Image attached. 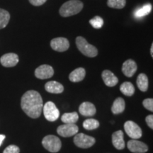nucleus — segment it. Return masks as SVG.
<instances>
[{
    "mask_svg": "<svg viewBox=\"0 0 153 153\" xmlns=\"http://www.w3.org/2000/svg\"><path fill=\"white\" fill-rule=\"evenodd\" d=\"M21 106L28 116L32 118H37L41 116L43 111V99L37 91H27L22 96Z\"/></svg>",
    "mask_w": 153,
    "mask_h": 153,
    "instance_id": "nucleus-1",
    "label": "nucleus"
},
{
    "mask_svg": "<svg viewBox=\"0 0 153 153\" xmlns=\"http://www.w3.org/2000/svg\"><path fill=\"white\" fill-rule=\"evenodd\" d=\"M84 7L80 0H70L66 1L60 7L59 13L62 17H69L79 14Z\"/></svg>",
    "mask_w": 153,
    "mask_h": 153,
    "instance_id": "nucleus-2",
    "label": "nucleus"
},
{
    "mask_svg": "<svg viewBox=\"0 0 153 153\" xmlns=\"http://www.w3.org/2000/svg\"><path fill=\"white\" fill-rule=\"evenodd\" d=\"M76 45L82 54L89 57H94L98 55V50L97 48L91 45L85 38L78 36L76 38Z\"/></svg>",
    "mask_w": 153,
    "mask_h": 153,
    "instance_id": "nucleus-3",
    "label": "nucleus"
},
{
    "mask_svg": "<svg viewBox=\"0 0 153 153\" xmlns=\"http://www.w3.org/2000/svg\"><path fill=\"white\" fill-rule=\"evenodd\" d=\"M42 145L49 152L55 153L60 151L61 149V141L60 138L53 135H46L42 140Z\"/></svg>",
    "mask_w": 153,
    "mask_h": 153,
    "instance_id": "nucleus-4",
    "label": "nucleus"
},
{
    "mask_svg": "<svg viewBox=\"0 0 153 153\" xmlns=\"http://www.w3.org/2000/svg\"><path fill=\"white\" fill-rule=\"evenodd\" d=\"M43 111L44 116L48 121H55L60 116V111L58 108L52 101H48L45 103L43 107Z\"/></svg>",
    "mask_w": 153,
    "mask_h": 153,
    "instance_id": "nucleus-5",
    "label": "nucleus"
},
{
    "mask_svg": "<svg viewBox=\"0 0 153 153\" xmlns=\"http://www.w3.org/2000/svg\"><path fill=\"white\" fill-rule=\"evenodd\" d=\"M95 139L85 133L76 134L74 137V143L76 146L80 148H89L95 144Z\"/></svg>",
    "mask_w": 153,
    "mask_h": 153,
    "instance_id": "nucleus-6",
    "label": "nucleus"
},
{
    "mask_svg": "<svg viewBox=\"0 0 153 153\" xmlns=\"http://www.w3.org/2000/svg\"><path fill=\"white\" fill-rule=\"evenodd\" d=\"M124 130L126 134L132 139L137 140L142 137L143 132L140 126L132 120H128L124 124Z\"/></svg>",
    "mask_w": 153,
    "mask_h": 153,
    "instance_id": "nucleus-7",
    "label": "nucleus"
},
{
    "mask_svg": "<svg viewBox=\"0 0 153 153\" xmlns=\"http://www.w3.org/2000/svg\"><path fill=\"white\" fill-rule=\"evenodd\" d=\"M79 131L78 126L75 124H65L61 125L57 128V132L59 135L64 137H68L75 135Z\"/></svg>",
    "mask_w": 153,
    "mask_h": 153,
    "instance_id": "nucleus-8",
    "label": "nucleus"
},
{
    "mask_svg": "<svg viewBox=\"0 0 153 153\" xmlns=\"http://www.w3.org/2000/svg\"><path fill=\"white\" fill-rule=\"evenodd\" d=\"M51 46L57 52H65L70 48V42L65 38H55L51 40Z\"/></svg>",
    "mask_w": 153,
    "mask_h": 153,
    "instance_id": "nucleus-9",
    "label": "nucleus"
},
{
    "mask_svg": "<svg viewBox=\"0 0 153 153\" xmlns=\"http://www.w3.org/2000/svg\"><path fill=\"white\" fill-rule=\"evenodd\" d=\"M54 74V70L48 65H42L35 70V76L38 79H45L52 77Z\"/></svg>",
    "mask_w": 153,
    "mask_h": 153,
    "instance_id": "nucleus-10",
    "label": "nucleus"
},
{
    "mask_svg": "<svg viewBox=\"0 0 153 153\" xmlns=\"http://www.w3.org/2000/svg\"><path fill=\"white\" fill-rule=\"evenodd\" d=\"M19 58L18 55L14 53H9L4 54L0 58L1 65L5 68H12L18 64Z\"/></svg>",
    "mask_w": 153,
    "mask_h": 153,
    "instance_id": "nucleus-11",
    "label": "nucleus"
},
{
    "mask_svg": "<svg viewBox=\"0 0 153 153\" xmlns=\"http://www.w3.org/2000/svg\"><path fill=\"white\" fill-rule=\"evenodd\" d=\"M128 148L133 153H145L148 150V147L143 142L132 139L128 142Z\"/></svg>",
    "mask_w": 153,
    "mask_h": 153,
    "instance_id": "nucleus-12",
    "label": "nucleus"
},
{
    "mask_svg": "<svg viewBox=\"0 0 153 153\" xmlns=\"http://www.w3.org/2000/svg\"><path fill=\"white\" fill-rule=\"evenodd\" d=\"M137 70V65L135 61L129 59L123 62L122 66V72L124 75L128 77H131L135 74Z\"/></svg>",
    "mask_w": 153,
    "mask_h": 153,
    "instance_id": "nucleus-13",
    "label": "nucleus"
},
{
    "mask_svg": "<svg viewBox=\"0 0 153 153\" xmlns=\"http://www.w3.org/2000/svg\"><path fill=\"white\" fill-rule=\"evenodd\" d=\"M101 76H102V79L104 81V84L107 87H113L117 85L118 82V78L110 70H104L102 72V74H101Z\"/></svg>",
    "mask_w": 153,
    "mask_h": 153,
    "instance_id": "nucleus-14",
    "label": "nucleus"
},
{
    "mask_svg": "<svg viewBox=\"0 0 153 153\" xmlns=\"http://www.w3.org/2000/svg\"><path fill=\"white\" fill-rule=\"evenodd\" d=\"M112 143L117 150H123L126 144L123 139V132L118 131L114 132L112 135Z\"/></svg>",
    "mask_w": 153,
    "mask_h": 153,
    "instance_id": "nucleus-15",
    "label": "nucleus"
},
{
    "mask_svg": "<svg viewBox=\"0 0 153 153\" xmlns=\"http://www.w3.org/2000/svg\"><path fill=\"white\" fill-rule=\"evenodd\" d=\"M79 111L84 116H93L95 115L97 110L92 103L85 101L79 106Z\"/></svg>",
    "mask_w": 153,
    "mask_h": 153,
    "instance_id": "nucleus-16",
    "label": "nucleus"
},
{
    "mask_svg": "<svg viewBox=\"0 0 153 153\" xmlns=\"http://www.w3.org/2000/svg\"><path fill=\"white\" fill-rule=\"evenodd\" d=\"M45 89L48 92L51 94H61L64 91V87L62 84L56 81H50L45 85Z\"/></svg>",
    "mask_w": 153,
    "mask_h": 153,
    "instance_id": "nucleus-17",
    "label": "nucleus"
},
{
    "mask_svg": "<svg viewBox=\"0 0 153 153\" xmlns=\"http://www.w3.org/2000/svg\"><path fill=\"white\" fill-rule=\"evenodd\" d=\"M86 70L83 68H76L69 75V79L72 82H79L85 79Z\"/></svg>",
    "mask_w": 153,
    "mask_h": 153,
    "instance_id": "nucleus-18",
    "label": "nucleus"
},
{
    "mask_svg": "<svg viewBox=\"0 0 153 153\" xmlns=\"http://www.w3.org/2000/svg\"><path fill=\"white\" fill-rule=\"evenodd\" d=\"M126 103L121 97H118L114 101L111 106V111L114 114H119L125 110Z\"/></svg>",
    "mask_w": 153,
    "mask_h": 153,
    "instance_id": "nucleus-19",
    "label": "nucleus"
},
{
    "mask_svg": "<svg viewBox=\"0 0 153 153\" xmlns=\"http://www.w3.org/2000/svg\"><path fill=\"white\" fill-rule=\"evenodd\" d=\"M136 83H137V87H138V89L141 91L145 92V91L148 90L149 82H148V76H147V75L145 74L141 73L137 76Z\"/></svg>",
    "mask_w": 153,
    "mask_h": 153,
    "instance_id": "nucleus-20",
    "label": "nucleus"
},
{
    "mask_svg": "<svg viewBox=\"0 0 153 153\" xmlns=\"http://www.w3.org/2000/svg\"><path fill=\"white\" fill-rule=\"evenodd\" d=\"M79 119V116L76 112L65 113L61 117V120L65 124H75Z\"/></svg>",
    "mask_w": 153,
    "mask_h": 153,
    "instance_id": "nucleus-21",
    "label": "nucleus"
},
{
    "mask_svg": "<svg viewBox=\"0 0 153 153\" xmlns=\"http://www.w3.org/2000/svg\"><path fill=\"white\" fill-rule=\"evenodd\" d=\"M120 90L122 94L127 97H131L135 93V87L130 82H125L120 85Z\"/></svg>",
    "mask_w": 153,
    "mask_h": 153,
    "instance_id": "nucleus-22",
    "label": "nucleus"
},
{
    "mask_svg": "<svg viewBox=\"0 0 153 153\" xmlns=\"http://www.w3.org/2000/svg\"><path fill=\"white\" fill-rule=\"evenodd\" d=\"M10 20V14L7 10L0 9V29L4 28Z\"/></svg>",
    "mask_w": 153,
    "mask_h": 153,
    "instance_id": "nucleus-23",
    "label": "nucleus"
},
{
    "mask_svg": "<svg viewBox=\"0 0 153 153\" xmlns=\"http://www.w3.org/2000/svg\"><path fill=\"white\" fill-rule=\"evenodd\" d=\"M83 127L88 131L97 129L99 127V122L94 118H89L83 122Z\"/></svg>",
    "mask_w": 153,
    "mask_h": 153,
    "instance_id": "nucleus-24",
    "label": "nucleus"
},
{
    "mask_svg": "<svg viewBox=\"0 0 153 153\" xmlns=\"http://www.w3.org/2000/svg\"><path fill=\"white\" fill-rule=\"evenodd\" d=\"M152 10V5L150 4L143 6L142 8L137 9V10L134 13V16L136 18H140V17H143L146 15H148L151 12Z\"/></svg>",
    "mask_w": 153,
    "mask_h": 153,
    "instance_id": "nucleus-25",
    "label": "nucleus"
},
{
    "mask_svg": "<svg viewBox=\"0 0 153 153\" xmlns=\"http://www.w3.org/2000/svg\"><path fill=\"white\" fill-rule=\"evenodd\" d=\"M126 0H108L107 5L110 8L120 9L125 7Z\"/></svg>",
    "mask_w": 153,
    "mask_h": 153,
    "instance_id": "nucleus-26",
    "label": "nucleus"
},
{
    "mask_svg": "<svg viewBox=\"0 0 153 153\" xmlns=\"http://www.w3.org/2000/svg\"><path fill=\"white\" fill-rule=\"evenodd\" d=\"M89 24L92 26L93 28H97V29H99L103 26L104 25V20L101 17L99 16H96L89 20Z\"/></svg>",
    "mask_w": 153,
    "mask_h": 153,
    "instance_id": "nucleus-27",
    "label": "nucleus"
},
{
    "mask_svg": "<svg viewBox=\"0 0 153 153\" xmlns=\"http://www.w3.org/2000/svg\"><path fill=\"white\" fill-rule=\"evenodd\" d=\"M20 152V149L18 146L14 145H9L7 148H5L3 153H19Z\"/></svg>",
    "mask_w": 153,
    "mask_h": 153,
    "instance_id": "nucleus-28",
    "label": "nucleus"
},
{
    "mask_svg": "<svg viewBox=\"0 0 153 153\" xmlns=\"http://www.w3.org/2000/svg\"><path fill=\"white\" fill-rule=\"evenodd\" d=\"M143 106L146 109H148L150 111H153V99H146L143 101Z\"/></svg>",
    "mask_w": 153,
    "mask_h": 153,
    "instance_id": "nucleus-29",
    "label": "nucleus"
},
{
    "mask_svg": "<svg viewBox=\"0 0 153 153\" xmlns=\"http://www.w3.org/2000/svg\"><path fill=\"white\" fill-rule=\"evenodd\" d=\"M28 1L32 5L35 6V7H39V6L44 4L46 2L47 0H28Z\"/></svg>",
    "mask_w": 153,
    "mask_h": 153,
    "instance_id": "nucleus-30",
    "label": "nucleus"
},
{
    "mask_svg": "<svg viewBox=\"0 0 153 153\" xmlns=\"http://www.w3.org/2000/svg\"><path fill=\"white\" fill-rule=\"evenodd\" d=\"M145 121H146L147 124L151 129L153 128V116L152 115H149L145 118Z\"/></svg>",
    "mask_w": 153,
    "mask_h": 153,
    "instance_id": "nucleus-31",
    "label": "nucleus"
},
{
    "mask_svg": "<svg viewBox=\"0 0 153 153\" xmlns=\"http://www.w3.org/2000/svg\"><path fill=\"white\" fill-rule=\"evenodd\" d=\"M6 136L4 135H0V146H1V144H2L4 140L5 139Z\"/></svg>",
    "mask_w": 153,
    "mask_h": 153,
    "instance_id": "nucleus-32",
    "label": "nucleus"
},
{
    "mask_svg": "<svg viewBox=\"0 0 153 153\" xmlns=\"http://www.w3.org/2000/svg\"><path fill=\"white\" fill-rule=\"evenodd\" d=\"M150 54L152 57H153V44H152V45H151V48H150Z\"/></svg>",
    "mask_w": 153,
    "mask_h": 153,
    "instance_id": "nucleus-33",
    "label": "nucleus"
}]
</instances>
